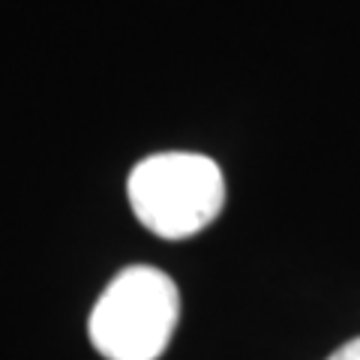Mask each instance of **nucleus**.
Here are the masks:
<instances>
[{
	"label": "nucleus",
	"instance_id": "obj_1",
	"mask_svg": "<svg viewBox=\"0 0 360 360\" xmlns=\"http://www.w3.org/2000/svg\"><path fill=\"white\" fill-rule=\"evenodd\" d=\"M180 291L148 264L127 267L105 285L87 321L90 342L105 360H156L177 328Z\"/></svg>",
	"mask_w": 360,
	"mask_h": 360
},
{
	"label": "nucleus",
	"instance_id": "obj_2",
	"mask_svg": "<svg viewBox=\"0 0 360 360\" xmlns=\"http://www.w3.org/2000/svg\"><path fill=\"white\" fill-rule=\"evenodd\" d=\"M132 213L165 240L193 238L219 217L225 180L219 165L201 153H153L127 180Z\"/></svg>",
	"mask_w": 360,
	"mask_h": 360
},
{
	"label": "nucleus",
	"instance_id": "obj_3",
	"mask_svg": "<svg viewBox=\"0 0 360 360\" xmlns=\"http://www.w3.org/2000/svg\"><path fill=\"white\" fill-rule=\"evenodd\" d=\"M328 360H360V336H357V340H352V342L340 345Z\"/></svg>",
	"mask_w": 360,
	"mask_h": 360
}]
</instances>
